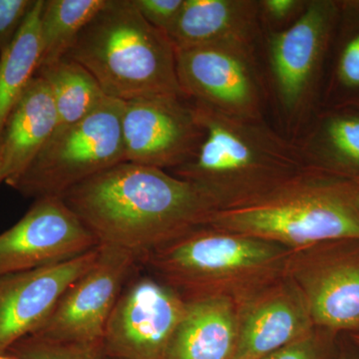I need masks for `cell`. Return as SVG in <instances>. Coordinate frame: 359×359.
<instances>
[{"mask_svg":"<svg viewBox=\"0 0 359 359\" xmlns=\"http://www.w3.org/2000/svg\"><path fill=\"white\" fill-rule=\"evenodd\" d=\"M36 74L43 77L50 88L57 112L56 131L84 119L108 97L91 73L68 57L40 68Z\"/></svg>","mask_w":359,"mask_h":359,"instance_id":"21","label":"cell"},{"mask_svg":"<svg viewBox=\"0 0 359 359\" xmlns=\"http://www.w3.org/2000/svg\"><path fill=\"white\" fill-rule=\"evenodd\" d=\"M353 339L355 340L356 344L359 346V332L353 334Z\"/></svg>","mask_w":359,"mask_h":359,"instance_id":"31","label":"cell"},{"mask_svg":"<svg viewBox=\"0 0 359 359\" xmlns=\"http://www.w3.org/2000/svg\"><path fill=\"white\" fill-rule=\"evenodd\" d=\"M290 252L275 243L204 224L139 261L186 301L221 297L238 304L285 276Z\"/></svg>","mask_w":359,"mask_h":359,"instance_id":"4","label":"cell"},{"mask_svg":"<svg viewBox=\"0 0 359 359\" xmlns=\"http://www.w3.org/2000/svg\"><path fill=\"white\" fill-rule=\"evenodd\" d=\"M60 198L99 244L130 250L139 259L204 226L215 212L195 184L129 162L82 182Z\"/></svg>","mask_w":359,"mask_h":359,"instance_id":"1","label":"cell"},{"mask_svg":"<svg viewBox=\"0 0 359 359\" xmlns=\"http://www.w3.org/2000/svg\"><path fill=\"white\" fill-rule=\"evenodd\" d=\"M205 226L292 250L359 238V183L306 166L248 204L212 212Z\"/></svg>","mask_w":359,"mask_h":359,"instance_id":"3","label":"cell"},{"mask_svg":"<svg viewBox=\"0 0 359 359\" xmlns=\"http://www.w3.org/2000/svg\"><path fill=\"white\" fill-rule=\"evenodd\" d=\"M140 268L134 252L99 245L95 263L68 287L49 318L32 335L52 341L102 346L116 302Z\"/></svg>","mask_w":359,"mask_h":359,"instance_id":"10","label":"cell"},{"mask_svg":"<svg viewBox=\"0 0 359 359\" xmlns=\"http://www.w3.org/2000/svg\"><path fill=\"white\" fill-rule=\"evenodd\" d=\"M193 102L204 138L192 159L168 172L199 187L215 212L248 204L306 167L294 142L268 119Z\"/></svg>","mask_w":359,"mask_h":359,"instance_id":"2","label":"cell"},{"mask_svg":"<svg viewBox=\"0 0 359 359\" xmlns=\"http://www.w3.org/2000/svg\"><path fill=\"white\" fill-rule=\"evenodd\" d=\"M306 4L308 0H259L264 32L289 27L304 13Z\"/></svg>","mask_w":359,"mask_h":359,"instance_id":"25","label":"cell"},{"mask_svg":"<svg viewBox=\"0 0 359 359\" xmlns=\"http://www.w3.org/2000/svg\"><path fill=\"white\" fill-rule=\"evenodd\" d=\"M8 177L9 175L8 172H7L6 165H4V161L0 158V184L6 183Z\"/></svg>","mask_w":359,"mask_h":359,"instance_id":"29","label":"cell"},{"mask_svg":"<svg viewBox=\"0 0 359 359\" xmlns=\"http://www.w3.org/2000/svg\"><path fill=\"white\" fill-rule=\"evenodd\" d=\"M339 4L308 0L285 29L264 32L262 60L276 129L294 142L320 109L323 72Z\"/></svg>","mask_w":359,"mask_h":359,"instance_id":"6","label":"cell"},{"mask_svg":"<svg viewBox=\"0 0 359 359\" xmlns=\"http://www.w3.org/2000/svg\"><path fill=\"white\" fill-rule=\"evenodd\" d=\"M137 271L123 289L102 340L107 359H164L187 309L181 294Z\"/></svg>","mask_w":359,"mask_h":359,"instance_id":"11","label":"cell"},{"mask_svg":"<svg viewBox=\"0 0 359 359\" xmlns=\"http://www.w3.org/2000/svg\"><path fill=\"white\" fill-rule=\"evenodd\" d=\"M57 124L50 88L43 77L35 74L9 116L0 138V158L9 175L6 182L25 171L50 140Z\"/></svg>","mask_w":359,"mask_h":359,"instance_id":"19","label":"cell"},{"mask_svg":"<svg viewBox=\"0 0 359 359\" xmlns=\"http://www.w3.org/2000/svg\"><path fill=\"white\" fill-rule=\"evenodd\" d=\"M304 165L359 183V109L320 108L294 141Z\"/></svg>","mask_w":359,"mask_h":359,"instance_id":"17","label":"cell"},{"mask_svg":"<svg viewBox=\"0 0 359 359\" xmlns=\"http://www.w3.org/2000/svg\"><path fill=\"white\" fill-rule=\"evenodd\" d=\"M99 245L62 198H41L0 233V276L63 263Z\"/></svg>","mask_w":359,"mask_h":359,"instance_id":"13","label":"cell"},{"mask_svg":"<svg viewBox=\"0 0 359 359\" xmlns=\"http://www.w3.org/2000/svg\"><path fill=\"white\" fill-rule=\"evenodd\" d=\"M341 359H349V358H342Z\"/></svg>","mask_w":359,"mask_h":359,"instance_id":"32","label":"cell"},{"mask_svg":"<svg viewBox=\"0 0 359 359\" xmlns=\"http://www.w3.org/2000/svg\"><path fill=\"white\" fill-rule=\"evenodd\" d=\"M204 138L192 99L168 95L124 102L125 161L171 171L189 162Z\"/></svg>","mask_w":359,"mask_h":359,"instance_id":"12","label":"cell"},{"mask_svg":"<svg viewBox=\"0 0 359 359\" xmlns=\"http://www.w3.org/2000/svg\"><path fill=\"white\" fill-rule=\"evenodd\" d=\"M263 359H321L318 328H314L313 332L273 351Z\"/></svg>","mask_w":359,"mask_h":359,"instance_id":"28","label":"cell"},{"mask_svg":"<svg viewBox=\"0 0 359 359\" xmlns=\"http://www.w3.org/2000/svg\"><path fill=\"white\" fill-rule=\"evenodd\" d=\"M166 34L175 50L214 44L262 48L259 0H184Z\"/></svg>","mask_w":359,"mask_h":359,"instance_id":"16","label":"cell"},{"mask_svg":"<svg viewBox=\"0 0 359 359\" xmlns=\"http://www.w3.org/2000/svg\"><path fill=\"white\" fill-rule=\"evenodd\" d=\"M0 359H18L16 356H14L13 354L6 353L0 354Z\"/></svg>","mask_w":359,"mask_h":359,"instance_id":"30","label":"cell"},{"mask_svg":"<svg viewBox=\"0 0 359 359\" xmlns=\"http://www.w3.org/2000/svg\"><path fill=\"white\" fill-rule=\"evenodd\" d=\"M182 92L224 113L266 119L269 96L262 48L214 44L176 50Z\"/></svg>","mask_w":359,"mask_h":359,"instance_id":"8","label":"cell"},{"mask_svg":"<svg viewBox=\"0 0 359 359\" xmlns=\"http://www.w3.org/2000/svg\"><path fill=\"white\" fill-rule=\"evenodd\" d=\"M36 0H0V57L18 36Z\"/></svg>","mask_w":359,"mask_h":359,"instance_id":"26","label":"cell"},{"mask_svg":"<svg viewBox=\"0 0 359 359\" xmlns=\"http://www.w3.org/2000/svg\"><path fill=\"white\" fill-rule=\"evenodd\" d=\"M107 1L44 0L40 16L39 69L65 58L82 29Z\"/></svg>","mask_w":359,"mask_h":359,"instance_id":"22","label":"cell"},{"mask_svg":"<svg viewBox=\"0 0 359 359\" xmlns=\"http://www.w3.org/2000/svg\"><path fill=\"white\" fill-rule=\"evenodd\" d=\"M339 46L334 59L332 82L320 107L354 105L359 97V4H339Z\"/></svg>","mask_w":359,"mask_h":359,"instance_id":"23","label":"cell"},{"mask_svg":"<svg viewBox=\"0 0 359 359\" xmlns=\"http://www.w3.org/2000/svg\"><path fill=\"white\" fill-rule=\"evenodd\" d=\"M237 339L235 302L221 297L190 299L164 359H231Z\"/></svg>","mask_w":359,"mask_h":359,"instance_id":"18","label":"cell"},{"mask_svg":"<svg viewBox=\"0 0 359 359\" xmlns=\"http://www.w3.org/2000/svg\"><path fill=\"white\" fill-rule=\"evenodd\" d=\"M124 102L107 97L91 114L57 130L22 173L6 182L25 197H62L106 170L126 162L122 139Z\"/></svg>","mask_w":359,"mask_h":359,"instance_id":"7","label":"cell"},{"mask_svg":"<svg viewBox=\"0 0 359 359\" xmlns=\"http://www.w3.org/2000/svg\"><path fill=\"white\" fill-rule=\"evenodd\" d=\"M7 353L18 359H107L102 346L52 341L35 335L18 340Z\"/></svg>","mask_w":359,"mask_h":359,"instance_id":"24","label":"cell"},{"mask_svg":"<svg viewBox=\"0 0 359 359\" xmlns=\"http://www.w3.org/2000/svg\"><path fill=\"white\" fill-rule=\"evenodd\" d=\"M285 275L304 297L314 327L359 332V238L292 250Z\"/></svg>","mask_w":359,"mask_h":359,"instance_id":"9","label":"cell"},{"mask_svg":"<svg viewBox=\"0 0 359 359\" xmlns=\"http://www.w3.org/2000/svg\"><path fill=\"white\" fill-rule=\"evenodd\" d=\"M98 247L63 263L0 276V354L39 330L68 287L95 263Z\"/></svg>","mask_w":359,"mask_h":359,"instance_id":"14","label":"cell"},{"mask_svg":"<svg viewBox=\"0 0 359 359\" xmlns=\"http://www.w3.org/2000/svg\"><path fill=\"white\" fill-rule=\"evenodd\" d=\"M43 2L35 1L18 36L0 57V138L9 116L39 69Z\"/></svg>","mask_w":359,"mask_h":359,"instance_id":"20","label":"cell"},{"mask_svg":"<svg viewBox=\"0 0 359 359\" xmlns=\"http://www.w3.org/2000/svg\"><path fill=\"white\" fill-rule=\"evenodd\" d=\"M236 306L238 339L231 359H263L316 328L304 297L287 275Z\"/></svg>","mask_w":359,"mask_h":359,"instance_id":"15","label":"cell"},{"mask_svg":"<svg viewBox=\"0 0 359 359\" xmlns=\"http://www.w3.org/2000/svg\"><path fill=\"white\" fill-rule=\"evenodd\" d=\"M151 25L166 33L181 13L184 0H132Z\"/></svg>","mask_w":359,"mask_h":359,"instance_id":"27","label":"cell"},{"mask_svg":"<svg viewBox=\"0 0 359 359\" xmlns=\"http://www.w3.org/2000/svg\"><path fill=\"white\" fill-rule=\"evenodd\" d=\"M65 57L91 73L106 96L122 102L185 95L171 40L141 15L132 0H108Z\"/></svg>","mask_w":359,"mask_h":359,"instance_id":"5","label":"cell"}]
</instances>
